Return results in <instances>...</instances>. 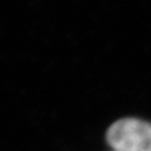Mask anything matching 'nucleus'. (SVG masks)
Segmentation results:
<instances>
[{
	"mask_svg": "<svg viewBox=\"0 0 151 151\" xmlns=\"http://www.w3.org/2000/svg\"><path fill=\"white\" fill-rule=\"evenodd\" d=\"M106 139L114 151H151V124L122 119L109 127Z\"/></svg>",
	"mask_w": 151,
	"mask_h": 151,
	"instance_id": "obj_1",
	"label": "nucleus"
}]
</instances>
